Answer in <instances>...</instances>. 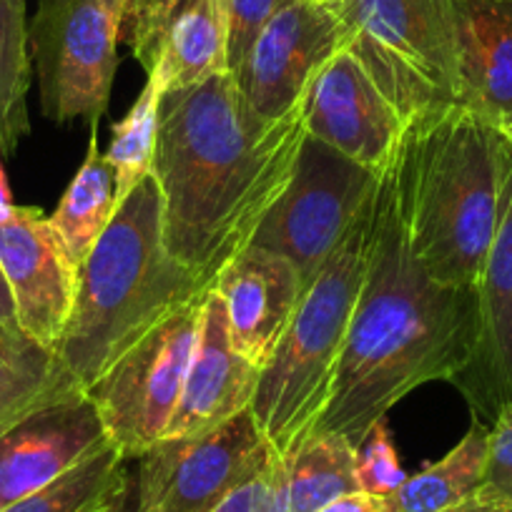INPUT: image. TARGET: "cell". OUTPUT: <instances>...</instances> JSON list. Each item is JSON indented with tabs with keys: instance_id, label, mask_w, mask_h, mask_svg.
I'll list each match as a JSON object with an SVG mask.
<instances>
[{
	"instance_id": "22",
	"label": "cell",
	"mask_w": 512,
	"mask_h": 512,
	"mask_svg": "<svg viewBox=\"0 0 512 512\" xmlns=\"http://www.w3.org/2000/svg\"><path fill=\"white\" fill-rule=\"evenodd\" d=\"M83 392L56 352L23 332L0 344V435L33 410Z\"/></svg>"
},
{
	"instance_id": "21",
	"label": "cell",
	"mask_w": 512,
	"mask_h": 512,
	"mask_svg": "<svg viewBox=\"0 0 512 512\" xmlns=\"http://www.w3.org/2000/svg\"><path fill=\"white\" fill-rule=\"evenodd\" d=\"M490 427L472 420L470 430L442 460L410 475L392 495L382 497L390 512H440L480 492Z\"/></svg>"
},
{
	"instance_id": "15",
	"label": "cell",
	"mask_w": 512,
	"mask_h": 512,
	"mask_svg": "<svg viewBox=\"0 0 512 512\" xmlns=\"http://www.w3.org/2000/svg\"><path fill=\"white\" fill-rule=\"evenodd\" d=\"M475 349L452 387L480 422H495L512 405V166L502 194L500 224L477 279Z\"/></svg>"
},
{
	"instance_id": "31",
	"label": "cell",
	"mask_w": 512,
	"mask_h": 512,
	"mask_svg": "<svg viewBox=\"0 0 512 512\" xmlns=\"http://www.w3.org/2000/svg\"><path fill=\"white\" fill-rule=\"evenodd\" d=\"M166 6V0H126L123 8V28H121V41L128 48H134L136 43L144 38L149 26L154 23L156 13Z\"/></svg>"
},
{
	"instance_id": "12",
	"label": "cell",
	"mask_w": 512,
	"mask_h": 512,
	"mask_svg": "<svg viewBox=\"0 0 512 512\" xmlns=\"http://www.w3.org/2000/svg\"><path fill=\"white\" fill-rule=\"evenodd\" d=\"M304 134L382 179L405 139L407 121L349 48L329 58L302 98Z\"/></svg>"
},
{
	"instance_id": "39",
	"label": "cell",
	"mask_w": 512,
	"mask_h": 512,
	"mask_svg": "<svg viewBox=\"0 0 512 512\" xmlns=\"http://www.w3.org/2000/svg\"><path fill=\"white\" fill-rule=\"evenodd\" d=\"M11 334H16V332H3V329H0V344L6 342V339H8V337H11Z\"/></svg>"
},
{
	"instance_id": "14",
	"label": "cell",
	"mask_w": 512,
	"mask_h": 512,
	"mask_svg": "<svg viewBox=\"0 0 512 512\" xmlns=\"http://www.w3.org/2000/svg\"><path fill=\"white\" fill-rule=\"evenodd\" d=\"M111 445L86 390L43 405L0 435V510Z\"/></svg>"
},
{
	"instance_id": "7",
	"label": "cell",
	"mask_w": 512,
	"mask_h": 512,
	"mask_svg": "<svg viewBox=\"0 0 512 512\" xmlns=\"http://www.w3.org/2000/svg\"><path fill=\"white\" fill-rule=\"evenodd\" d=\"M126 0H38L28 23L41 113L53 123L98 121L111 101Z\"/></svg>"
},
{
	"instance_id": "9",
	"label": "cell",
	"mask_w": 512,
	"mask_h": 512,
	"mask_svg": "<svg viewBox=\"0 0 512 512\" xmlns=\"http://www.w3.org/2000/svg\"><path fill=\"white\" fill-rule=\"evenodd\" d=\"M204 299L194 297L156 324L86 390L108 440L126 460L134 462L166 437L194 357Z\"/></svg>"
},
{
	"instance_id": "28",
	"label": "cell",
	"mask_w": 512,
	"mask_h": 512,
	"mask_svg": "<svg viewBox=\"0 0 512 512\" xmlns=\"http://www.w3.org/2000/svg\"><path fill=\"white\" fill-rule=\"evenodd\" d=\"M287 3L289 0H221L229 31V73L239 66L274 13Z\"/></svg>"
},
{
	"instance_id": "3",
	"label": "cell",
	"mask_w": 512,
	"mask_h": 512,
	"mask_svg": "<svg viewBox=\"0 0 512 512\" xmlns=\"http://www.w3.org/2000/svg\"><path fill=\"white\" fill-rule=\"evenodd\" d=\"M512 146L502 128L465 106L407 126L390 176L407 244L447 287H477L500 224Z\"/></svg>"
},
{
	"instance_id": "2",
	"label": "cell",
	"mask_w": 512,
	"mask_h": 512,
	"mask_svg": "<svg viewBox=\"0 0 512 512\" xmlns=\"http://www.w3.org/2000/svg\"><path fill=\"white\" fill-rule=\"evenodd\" d=\"M477 327V287H447L420 267L387 171L362 292L329 402L312 432L342 435L359 450L402 397L427 382H452L465 369Z\"/></svg>"
},
{
	"instance_id": "30",
	"label": "cell",
	"mask_w": 512,
	"mask_h": 512,
	"mask_svg": "<svg viewBox=\"0 0 512 512\" xmlns=\"http://www.w3.org/2000/svg\"><path fill=\"white\" fill-rule=\"evenodd\" d=\"M214 512H287L279 480V455L262 475L236 487Z\"/></svg>"
},
{
	"instance_id": "16",
	"label": "cell",
	"mask_w": 512,
	"mask_h": 512,
	"mask_svg": "<svg viewBox=\"0 0 512 512\" xmlns=\"http://www.w3.org/2000/svg\"><path fill=\"white\" fill-rule=\"evenodd\" d=\"M211 289L224 302L231 342L241 357L267 367L304 297L297 267L287 256L246 246L221 267Z\"/></svg>"
},
{
	"instance_id": "25",
	"label": "cell",
	"mask_w": 512,
	"mask_h": 512,
	"mask_svg": "<svg viewBox=\"0 0 512 512\" xmlns=\"http://www.w3.org/2000/svg\"><path fill=\"white\" fill-rule=\"evenodd\" d=\"M128 475L131 460L108 445L48 487L3 507L0 512H96L126 485Z\"/></svg>"
},
{
	"instance_id": "40",
	"label": "cell",
	"mask_w": 512,
	"mask_h": 512,
	"mask_svg": "<svg viewBox=\"0 0 512 512\" xmlns=\"http://www.w3.org/2000/svg\"><path fill=\"white\" fill-rule=\"evenodd\" d=\"M510 3H512V0H510Z\"/></svg>"
},
{
	"instance_id": "32",
	"label": "cell",
	"mask_w": 512,
	"mask_h": 512,
	"mask_svg": "<svg viewBox=\"0 0 512 512\" xmlns=\"http://www.w3.org/2000/svg\"><path fill=\"white\" fill-rule=\"evenodd\" d=\"M317 512H390L384 505L382 497L364 495V492H352V495H344L332 500L329 505H324Z\"/></svg>"
},
{
	"instance_id": "29",
	"label": "cell",
	"mask_w": 512,
	"mask_h": 512,
	"mask_svg": "<svg viewBox=\"0 0 512 512\" xmlns=\"http://www.w3.org/2000/svg\"><path fill=\"white\" fill-rule=\"evenodd\" d=\"M480 497L512 507V405L490 425Z\"/></svg>"
},
{
	"instance_id": "24",
	"label": "cell",
	"mask_w": 512,
	"mask_h": 512,
	"mask_svg": "<svg viewBox=\"0 0 512 512\" xmlns=\"http://www.w3.org/2000/svg\"><path fill=\"white\" fill-rule=\"evenodd\" d=\"M33 81L26 0H0V154L13 156L31 134Z\"/></svg>"
},
{
	"instance_id": "38",
	"label": "cell",
	"mask_w": 512,
	"mask_h": 512,
	"mask_svg": "<svg viewBox=\"0 0 512 512\" xmlns=\"http://www.w3.org/2000/svg\"><path fill=\"white\" fill-rule=\"evenodd\" d=\"M312 3H322V6H337L342 0H312Z\"/></svg>"
},
{
	"instance_id": "13",
	"label": "cell",
	"mask_w": 512,
	"mask_h": 512,
	"mask_svg": "<svg viewBox=\"0 0 512 512\" xmlns=\"http://www.w3.org/2000/svg\"><path fill=\"white\" fill-rule=\"evenodd\" d=\"M0 267L11 284L18 329L56 349L76 299L78 267L41 209L16 206L0 224Z\"/></svg>"
},
{
	"instance_id": "8",
	"label": "cell",
	"mask_w": 512,
	"mask_h": 512,
	"mask_svg": "<svg viewBox=\"0 0 512 512\" xmlns=\"http://www.w3.org/2000/svg\"><path fill=\"white\" fill-rule=\"evenodd\" d=\"M379 181L337 149L304 134L292 179L259 221L249 246L287 256L307 292L374 199Z\"/></svg>"
},
{
	"instance_id": "19",
	"label": "cell",
	"mask_w": 512,
	"mask_h": 512,
	"mask_svg": "<svg viewBox=\"0 0 512 512\" xmlns=\"http://www.w3.org/2000/svg\"><path fill=\"white\" fill-rule=\"evenodd\" d=\"M460 106L495 126L512 123V3L450 0Z\"/></svg>"
},
{
	"instance_id": "33",
	"label": "cell",
	"mask_w": 512,
	"mask_h": 512,
	"mask_svg": "<svg viewBox=\"0 0 512 512\" xmlns=\"http://www.w3.org/2000/svg\"><path fill=\"white\" fill-rule=\"evenodd\" d=\"M0 329H3V332H21V329H18L16 302H13L11 284H8L3 267H0Z\"/></svg>"
},
{
	"instance_id": "11",
	"label": "cell",
	"mask_w": 512,
	"mask_h": 512,
	"mask_svg": "<svg viewBox=\"0 0 512 512\" xmlns=\"http://www.w3.org/2000/svg\"><path fill=\"white\" fill-rule=\"evenodd\" d=\"M347 46V26L337 8L289 0L256 36L231 71L256 118L272 123L297 111L319 68Z\"/></svg>"
},
{
	"instance_id": "36",
	"label": "cell",
	"mask_w": 512,
	"mask_h": 512,
	"mask_svg": "<svg viewBox=\"0 0 512 512\" xmlns=\"http://www.w3.org/2000/svg\"><path fill=\"white\" fill-rule=\"evenodd\" d=\"M18 204H13L11 186H8V174H6V156L0 154V224L8 221L16 211Z\"/></svg>"
},
{
	"instance_id": "20",
	"label": "cell",
	"mask_w": 512,
	"mask_h": 512,
	"mask_svg": "<svg viewBox=\"0 0 512 512\" xmlns=\"http://www.w3.org/2000/svg\"><path fill=\"white\" fill-rule=\"evenodd\" d=\"M357 455V447L334 432H312L279 455L284 510L317 512L337 497L359 492Z\"/></svg>"
},
{
	"instance_id": "10",
	"label": "cell",
	"mask_w": 512,
	"mask_h": 512,
	"mask_svg": "<svg viewBox=\"0 0 512 512\" xmlns=\"http://www.w3.org/2000/svg\"><path fill=\"white\" fill-rule=\"evenodd\" d=\"M274 457L251 410L201 435L164 437L134 460L139 512H214Z\"/></svg>"
},
{
	"instance_id": "27",
	"label": "cell",
	"mask_w": 512,
	"mask_h": 512,
	"mask_svg": "<svg viewBox=\"0 0 512 512\" xmlns=\"http://www.w3.org/2000/svg\"><path fill=\"white\" fill-rule=\"evenodd\" d=\"M407 472L402 470L400 457H397L395 445L390 440L387 420L372 427L367 440L362 442L357 455V482L359 492L372 497H387L402 487L407 480Z\"/></svg>"
},
{
	"instance_id": "18",
	"label": "cell",
	"mask_w": 512,
	"mask_h": 512,
	"mask_svg": "<svg viewBox=\"0 0 512 512\" xmlns=\"http://www.w3.org/2000/svg\"><path fill=\"white\" fill-rule=\"evenodd\" d=\"M131 56L161 93L229 73V31L221 0H166Z\"/></svg>"
},
{
	"instance_id": "1",
	"label": "cell",
	"mask_w": 512,
	"mask_h": 512,
	"mask_svg": "<svg viewBox=\"0 0 512 512\" xmlns=\"http://www.w3.org/2000/svg\"><path fill=\"white\" fill-rule=\"evenodd\" d=\"M302 139L299 108L272 123L256 118L231 73L161 96L151 174L164 199V241L206 287L251 244L292 179Z\"/></svg>"
},
{
	"instance_id": "6",
	"label": "cell",
	"mask_w": 512,
	"mask_h": 512,
	"mask_svg": "<svg viewBox=\"0 0 512 512\" xmlns=\"http://www.w3.org/2000/svg\"><path fill=\"white\" fill-rule=\"evenodd\" d=\"M347 46L407 126L460 106L450 0H342Z\"/></svg>"
},
{
	"instance_id": "17",
	"label": "cell",
	"mask_w": 512,
	"mask_h": 512,
	"mask_svg": "<svg viewBox=\"0 0 512 512\" xmlns=\"http://www.w3.org/2000/svg\"><path fill=\"white\" fill-rule=\"evenodd\" d=\"M262 369L241 357L226 324V309L214 289L201 307L199 337L186 374L179 407L166 437H194L251 410Z\"/></svg>"
},
{
	"instance_id": "26",
	"label": "cell",
	"mask_w": 512,
	"mask_h": 512,
	"mask_svg": "<svg viewBox=\"0 0 512 512\" xmlns=\"http://www.w3.org/2000/svg\"><path fill=\"white\" fill-rule=\"evenodd\" d=\"M161 96H164L161 88L151 78H146L144 91L139 93L131 111L123 116L121 123L113 126V139L103 156L116 174V189L121 201L151 174Z\"/></svg>"
},
{
	"instance_id": "35",
	"label": "cell",
	"mask_w": 512,
	"mask_h": 512,
	"mask_svg": "<svg viewBox=\"0 0 512 512\" xmlns=\"http://www.w3.org/2000/svg\"><path fill=\"white\" fill-rule=\"evenodd\" d=\"M440 512H512V507L475 495V497H470V500L460 502V505H452V507H447V510H440Z\"/></svg>"
},
{
	"instance_id": "34",
	"label": "cell",
	"mask_w": 512,
	"mask_h": 512,
	"mask_svg": "<svg viewBox=\"0 0 512 512\" xmlns=\"http://www.w3.org/2000/svg\"><path fill=\"white\" fill-rule=\"evenodd\" d=\"M96 512H139V500H136V482H134V470L128 475L126 485Z\"/></svg>"
},
{
	"instance_id": "4",
	"label": "cell",
	"mask_w": 512,
	"mask_h": 512,
	"mask_svg": "<svg viewBox=\"0 0 512 512\" xmlns=\"http://www.w3.org/2000/svg\"><path fill=\"white\" fill-rule=\"evenodd\" d=\"M209 289L166 249L164 199L149 174L78 267L71 317L53 352L88 390L156 324Z\"/></svg>"
},
{
	"instance_id": "23",
	"label": "cell",
	"mask_w": 512,
	"mask_h": 512,
	"mask_svg": "<svg viewBox=\"0 0 512 512\" xmlns=\"http://www.w3.org/2000/svg\"><path fill=\"white\" fill-rule=\"evenodd\" d=\"M118 206L121 199H118L116 174L106 156L98 151V134H91L86 161L63 191L56 211L48 216L76 267L86 262L88 251L108 229Z\"/></svg>"
},
{
	"instance_id": "5",
	"label": "cell",
	"mask_w": 512,
	"mask_h": 512,
	"mask_svg": "<svg viewBox=\"0 0 512 512\" xmlns=\"http://www.w3.org/2000/svg\"><path fill=\"white\" fill-rule=\"evenodd\" d=\"M374 211L377 194L304 292L287 334L256 384L251 412L277 455L312 435L329 402L367 274Z\"/></svg>"
},
{
	"instance_id": "37",
	"label": "cell",
	"mask_w": 512,
	"mask_h": 512,
	"mask_svg": "<svg viewBox=\"0 0 512 512\" xmlns=\"http://www.w3.org/2000/svg\"><path fill=\"white\" fill-rule=\"evenodd\" d=\"M502 134H505L507 144L512 146V123H507V126H502Z\"/></svg>"
}]
</instances>
